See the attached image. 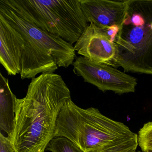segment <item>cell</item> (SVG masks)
<instances>
[{"instance_id": "cell-1", "label": "cell", "mask_w": 152, "mask_h": 152, "mask_svg": "<svg viewBox=\"0 0 152 152\" xmlns=\"http://www.w3.org/2000/svg\"><path fill=\"white\" fill-rule=\"evenodd\" d=\"M71 99L60 75L45 73L32 79L25 97L17 99L14 129L8 137L16 152H45L55 137L60 111Z\"/></svg>"}, {"instance_id": "cell-2", "label": "cell", "mask_w": 152, "mask_h": 152, "mask_svg": "<svg viewBox=\"0 0 152 152\" xmlns=\"http://www.w3.org/2000/svg\"><path fill=\"white\" fill-rule=\"evenodd\" d=\"M0 15L20 33L23 42L20 76L33 79L39 73L68 68L76 57L73 45L41 30L0 2Z\"/></svg>"}, {"instance_id": "cell-3", "label": "cell", "mask_w": 152, "mask_h": 152, "mask_svg": "<svg viewBox=\"0 0 152 152\" xmlns=\"http://www.w3.org/2000/svg\"><path fill=\"white\" fill-rule=\"evenodd\" d=\"M123 23L115 38L114 67L152 75V0H127Z\"/></svg>"}, {"instance_id": "cell-4", "label": "cell", "mask_w": 152, "mask_h": 152, "mask_svg": "<svg viewBox=\"0 0 152 152\" xmlns=\"http://www.w3.org/2000/svg\"><path fill=\"white\" fill-rule=\"evenodd\" d=\"M42 31L73 45L88 25L80 0H0Z\"/></svg>"}, {"instance_id": "cell-5", "label": "cell", "mask_w": 152, "mask_h": 152, "mask_svg": "<svg viewBox=\"0 0 152 152\" xmlns=\"http://www.w3.org/2000/svg\"><path fill=\"white\" fill-rule=\"evenodd\" d=\"M72 65L76 75L103 92L112 91L121 95L136 90L137 79L113 66L91 62L83 56L76 57Z\"/></svg>"}, {"instance_id": "cell-6", "label": "cell", "mask_w": 152, "mask_h": 152, "mask_svg": "<svg viewBox=\"0 0 152 152\" xmlns=\"http://www.w3.org/2000/svg\"><path fill=\"white\" fill-rule=\"evenodd\" d=\"M75 50L88 60L114 67L116 46L104 29L89 23L74 47Z\"/></svg>"}, {"instance_id": "cell-7", "label": "cell", "mask_w": 152, "mask_h": 152, "mask_svg": "<svg viewBox=\"0 0 152 152\" xmlns=\"http://www.w3.org/2000/svg\"><path fill=\"white\" fill-rule=\"evenodd\" d=\"M80 3L88 23L105 30L121 28L127 14V0H80Z\"/></svg>"}, {"instance_id": "cell-8", "label": "cell", "mask_w": 152, "mask_h": 152, "mask_svg": "<svg viewBox=\"0 0 152 152\" xmlns=\"http://www.w3.org/2000/svg\"><path fill=\"white\" fill-rule=\"evenodd\" d=\"M23 48L21 34L0 15V63L9 75L20 73Z\"/></svg>"}, {"instance_id": "cell-9", "label": "cell", "mask_w": 152, "mask_h": 152, "mask_svg": "<svg viewBox=\"0 0 152 152\" xmlns=\"http://www.w3.org/2000/svg\"><path fill=\"white\" fill-rule=\"evenodd\" d=\"M17 98L11 91L9 80L0 73V130L10 137L15 118Z\"/></svg>"}, {"instance_id": "cell-10", "label": "cell", "mask_w": 152, "mask_h": 152, "mask_svg": "<svg viewBox=\"0 0 152 152\" xmlns=\"http://www.w3.org/2000/svg\"><path fill=\"white\" fill-rule=\"evenodd\" d=\"M46 150L51 152H85L72 141L64 137L53 138Z\"/></svg>"}, {"instance_id": "cell-11", "label": "cell", "mask_w": 152, "mask_h": 152, "mask_svg": "<svg viewBox=\"0 0 152 152\" xmlns=\"http://www.w3.org/2000/svg\"><path fill=\"white\" fill-rule=\"evenodd\" d=\"M138 144L143 152H152V121L145 124L137 135Z\"/></svg>"}, {"instance_id": "cell-12", "label": "cell", "mask_w": 152, "mask_h": 152, "mask_svg": "<svg viewBox=\"0 0 152 152\" xmlns=\"http://www.w3.org/2000/svg\"><path fill=\"white\" fill-rule=\"evenodd\" d=\"M0 152H16L10 139L0 133Z\"/></svg>"}, {"instance_id": "cell-13", "label": "cell", "mask_w": 152, "mask_h": 152, "mask_svg": "<svg viewBox=\"0 0 152 152\" xmlns=\"http://www.w3.org/2000/svg\"><path fill=\"white\" fill-rule=\"evenodd\" d=\"M128 152H140V151H137L136 150H131V151H129Z\"/></svg>"}]
</instances>
